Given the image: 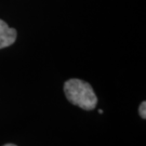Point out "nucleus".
Listing matches in <instances>:
<instances>
[{"label":"nucleus","mask_w":146,"mask_h":146,"mask_svg":"<svg viewBox=\"0 0 146 146\" xmlns=\"http://www.w3.org/2000/svg\"><path fill=\"white\" fill-rule=\"evenodd\" d=\"M64 93L72 104L84 110H92L98 105V98L91 84L81 79L72 78L64 84Z\"/></svg>","instance_id":"f257e3e1"},{"label":"nucleus","mask_w":146,"mask_h":146,"mask_svg":"<svg viewBox=\"0 0 146 146\" xmlns=\"http://www.w3.org/2000/svg\"><path fill=\"white\" fill-rule=\"evenodd\" d=\"M16 29L9 27V25L0 20V49L10 47L16 40Z\"/></svg>","instance_id":"f03ea898"},{"label":"nucleus","mask_w":146,"mask_h":146,"mask_svg":"<svg viewBox=\"0 0 146 146\" xmlns=\"http://www.w3.org/2000/svg\"><path fill=\"white\" fill-rule=\"evenodd\" d=\"M139 113H140V116H141L143 119L146 118V102L143 101L139 107Z\"/></svg>","instance_id":"7ed1b4c3"},{"label":"nucleus","mask_w":146,"mask_h":146,"mask_svg":"<svg viewBox=\"0 0 146 146\" xmlns=\"http://www.w3.org/2000/svg\"><path fill=\"white\" fill-rule=\"evenodd\" d=\"M3 146H17L15 144H12V143H8V144H5Z\"/></svg>","instance_id":"20e7f679"}]
</instances>
